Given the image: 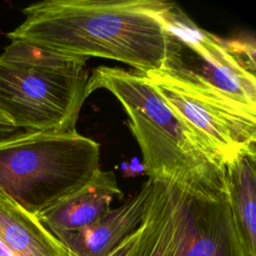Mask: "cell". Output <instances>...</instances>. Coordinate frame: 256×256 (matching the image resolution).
Returning <instances> with one entry per match:
<instances>
[{
	"label": "cell",
	"instance_id": "4fadbf2b",
	"mask_svg": "<svg viewBox=\"0 0 256 256\" xmlns=\"http://www.w3.org/2000/svg\"><path fill=\"white\" fill-rule=\"evenodd\" d=\"M145 236V226L142 221L140 227L125 238L106 256H137Z\"/></svg>",
	"mask_w": 256,
	"mask_h": 256
},
{
	"label": "cell",
	"instance_id": "5b68a950",
	"mask_svg": "<svg viewBox=\"0 0 256 256\" xmlns=\"http://www.w3.org/2000/svg\"><path fill=\"white\" fill-rule=\"evenodd\" d=\"M167 51L160 70L207 93L256 108V78L226 40L203 30L172 3L166 15Z\"/></svg>",
	"mask_w": 256,
	"mask_h": 256
},
{
	"label": "cell",
	"instance_id": "ba28073f",
	"mask_svg": "<svg viewBox=\"0 0 256 256\" xmlns=\"http://www.w3.org/2000/svg\"><path fill=\"white\" fill-rule=\"evenodd\" d=\"M188 179H151V195L143 219L145 236L137 256H180L186 229Z\"/></svg>",
	"mask_w": 256,
	"mask_h": 256
},
{
	"label": "cell",
	"instance_id": "3957f363",
	"mask_svg": "<svg viewBox=\"0 0 256 256\" xmlns=\"http://www.w3.org/2000/svg\"><path fill=\"white\" fill-rule=\"evenodd\" d=\"M108 90L123 106L140 147L148 178L213 176L219 166L147 79L136 71L99 66L90 74L88 93Z\"/></svg>",
	"mask_w": 256,
	"mask_h": 256
},
{
	"label": "cell",
	"instance_id": "8fae6325",
	"mask_svg": "<svg viewBox=\"0 0 256 256\" xmlns=\"http://www.w3.org/2000/svg\"><path fill=\"white\" fill-rule=\"evenodd\" d=\"M0 256H73L36 218L0 190Z\"/></svg>",
	"mask_w": 256,
	"mask_h": 256
},
{
	"label": "cell",
	"instance_id": "6da1fadb",
	"mask_svg": "<svg viewBox=\"0 0 256 256\" xmlns=\"http://www.w3.org/2000/svg\"><path fill=\"white\" fill-rule=\"evenodd\" d=\"M162 0H45L22 9L6 37L66 56L99 57L145 74L161 69L167 51Z\"/></svg>",
	"mask_w": 256,
	"mask_h": 256
},
{
	"label": "cell",
	"instance_id": "5bb4252c",
	"mask_svg": "<svg viewBox=\"0 0 256 256\" xmlns=\"http://www.w3.org/2000/svg\"><path fill=\"white\" fill-rule=\"evenodd\" d=\"M18 131L15 126L12 124V122L0 112V136H6L7 134H12Z\"/></svg>",
	"mask_w": 256,
	"mask_h": 256
},
{
	"label": "cell",
	"instance_id": "30bf717a",
	"mask_svg": "<svg viewBox=\"0 0 256 256\" xmlns=\"http://www.w3.org/2000/svg\"><path fill=\"white\" fill-rule=\"evenodd\" d=\"M152 180L117 208L111 209L93 224L59 240L73 256H106L141 225L149 202Z\"/></svg>",
	"mask_w": 256,
	"mask_h": 256
},
{
	"label": "cell",
	"instance_id": "52a82bcc",
	"mask_svg": "<svg viewBox=\"0 0 256 256\" xmlns=\"http://www.w3.org/2000/svg\"><path fill=\"white\" fill-rule=\"evenodd\" d=\"M180 256H248L222 169L213 176L187 180L186 229Z\"/></svg>",
	"mask_w": 256,
	"mask_h": 256
},
{
	"label": "cell",
	"instance_id": "9c48e42d",
	"mask_svg": "<svg viewBox=\"0 0 256 256\" xmlns=\"http://www.w3.org/2000/svg\"><path fill=\"white\" fill-rule=\"evenodd\" d=\"M121 195L114 172L99 169L83 187L47 206L35 216L59 240L99 220L111 210L113 200Z\"/></svg>",
	"mask_w": 256,
	"mask_h": 256
},
{
	"label": "cell",
	"instance_id": "7a4b0ae2",
	"mask_svg": "<svg viewBox=\"0 0 256 256\" xmlns=\"http://www.w3.org/2000/svg\"><path fill=\"white\" fill-rule=\"evenodd\" d=\"M87 59L11 41L0 54V112L17 130L64 132L89 96Z\"/></svg>",
	"mask_w": 256,
	"mask_h": 256
},
{
	"label": "cell",
	"instance_id": "8992f818",
	"mask_svg": "<svg viewBox=\"0 0 256 256\" xmlns=\"http://www.w3.org/2000/svg\"><path fill=\"white\" fill-rule=\"evenodd\" d=\"M142 75L219 166L256 153V108L207 93L160 69Z\"/></svg>",
	"mask_w": 256,
	"mask_h": 256
},
{
	"label": "cell",
	"instance_id": "277c9868",
	"mask_svg": "<svg viewBox=\"0 0 256 256\" xmlns=\"http://www.w3.org/2000/svg\"><path fill=\"white\" fill-rule=\"evenodd\" d=\"M99 159V143L76 130L15 132L0 137V190L36 215L88 183Z\"/></svg>",
	"mask_w": 256,
	"mask_h": 256
},
{
	"label": "cell",
	"instance_id": "7c38bea8",
	"mask_svg": "<svg viewBox=\"0 0 256 256\" xmlns=\"http://www.w3.org/2000/svg\"><path fill=\"white\" fill-rule=\"evenodd\" d=\"M256 153L242 154L222 166L231 210L248 256H256Z\"/></svg>",
	"mask_w": 256,
	"mask_h": 256
}]
</instances>
